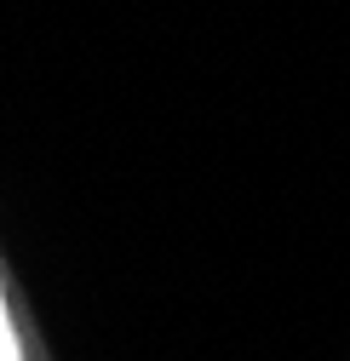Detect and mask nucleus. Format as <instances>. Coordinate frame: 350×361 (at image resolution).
Listing matches in <instances>:
<instances>
[{
    "label": "nucleus",
    "instance_id": "f257e3e1",
    "mask_svg": "<svg viewBox=\"0 0 350 361\" xmlns=\"http://www.w3.org/2000/svg\"><path fill=\"white\" fill-rule=\"evenodd\" d=\"M0 361H18V333H12V315H6V298H0Z\"/></svg>",
    "mask_w": 350,
    "mask_h": 361
}]
</instances>
